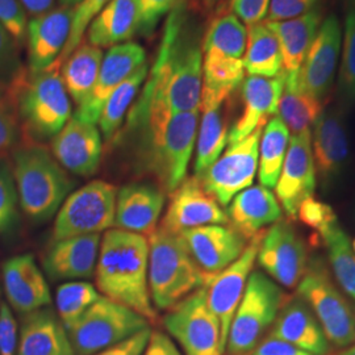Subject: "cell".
Instances as JSON below:
<instances>
[{
	"label": "cell",
	"instance_id": "1",
	"mask_svg": "<svg viewBox=\"0 0 355 355\" xmlns=\"http://www.w3.org/2000/svg\"><path fill=\"white\" fill-rule=\"evenodd\" d=\"M200 111L171 114L137 102L128 114V128L141 132V159L168 195L187 177L196 144Z\"/></svg>",
	"mask_w": 355,
	"mask_h": 355
},
{
	"label": "cell",
	"instance_id": "2",
	"mask_svg": "<svg viewBox=\"0 0 355 355\" xmlns=\"http://www.w3.org/2000/svg\"><path fill=\"white\" fill-rule=\"evenodd\" d=\"M203 51L196 38L183 35L179 12L166 26L159 57L142 91L141 104L161 107L171 114L200 111Z\"/></svg>",
	"mask_w": 355,
	"mask_h": 355
},
{
	"label": "cell",
	"instance_id": "3",
	"mask_svg": "<svg viewBox=\"0 0 355 355\" xmlns=\"http://www.w3.org/2000/svg\"><path fill=\"white\" fill-rule=\"evenodd\" d=\"M149 240L112 228L104 232L95 268V287L104 297L125 305L149 322L157 320L149 291Z\"/></svg>",
	"mask_w": 355,
	"mask_h": 355
},
{
	"label": "cell",
	"instance_id": "4",
	"mask_svg": "<svg viewBox=\"0 0 355 355\" xmlns=\"http://www.w3.org/2000/svg\"><path fill=\"white\" fill-rule=\"evenodd\" d=\"M148 240L149 291L155 309L168 311L212 277L195 263L180 234L158 227Z\"/></svg>",
	"mask_w": 355,
	"mask_h": 355
},
{
	"label": "cell",
	"instance_id": "5",
	"mask_svg": "<svg viewBox=\"0 0 355 355\" xmlns=\"http://www.w3.org/2000/svg\"><path fill=\"white\" fill-rule=\"evenodd\" d=\"M13 180L19 203L35 220L54 215L74 187L54 155L36 144L21 146L13 153Z\"/></svg>",
	"mask_w": 355,
	"mask_h": 355
},
{
	"label": "cell",
	"instance_id": "6",
	"mask_svg": "<svg viewBox=\"0 0 355 355\" xmlns=\"http://www.w3.org/2000/svg\"><path fill=\"white\" fill-rule=\"evenodd\" d=\"M20 125L33 140L53 139L71 119V103L60 69L26 73L10 89Z\"/></svg>",
	"mask_w": 355,
	"mask_h": 355
},
{
	"label": "cell",
	"instance_id": "7",
	"mask_svg": "<svg viewBox=\"0 0 355 355\" xmlns=\"http://www.w3.org/2000/svg\"><path fill=\"white\" fill-rule=\"evenodd\" d=\"M290 299L265 272L253 271L229 328L228 355L252 354Z\"/></svg>",
	"mask_w": 355,
	"mask_h": 355
},
{
	"label": "cell",
	"instance_id": "8",
	"mask_svg": "<svg viewBox=\"0 0 355 355\" xmlns=\"http://www.w3.org/2000/svg\"><path fill=\"white\" fill-rule=\"evenodd\" d=\"M297 296L311 308L330 345L346 349L355 343V313L320 258L309 259L297 284Z\"/></svg>",
	"mask_w": 355,
	"mask_h": 355
},
{
	"label": "cell",
	"instance_id": "9",
	"mask_svg": "<svg viewBox=\"0 0 355 355\" xmlns=\"http://www.w3.org/2000/svg\"><path fill=\"white\" fill-rule=\"evenodd\" d=\"M146 328H150L146 318L101 296L67 333L76 355H95Z\"/></svg>",
	"mask_w": 355,
	"mask_h": 355
},
{
	"label": "cell",
	"instance_id": "10",
	"mask_svg": "<svg viewBox=\"0 0 355 355\" xmlns=\"http://www.w3.org/2000/svg\"><path fill=\"white\" fill-rule=\"evenodd\" d=\"M116 196L117 189L104 180H92L71 192L58 209L53 241L102 234L114 228Z\"/></svg>",
	"mask_w": 355,
	"mask_h": 355
},
{
	"label": "cell",
	"instance_id": "11",
	"mask_svg": "<svg viewBox=\"0 0 355 355\" xmlns=\"http://www.w3.org/2000/svg\"><path fill=\"white\" fill-rule=\"evenodd\" d=\"M164 325L186 355L225 353L220 322L208 306L204 287L170 308Z\"/></svg>",
	"mask_w": 355,
	"mask_h": 355
},
{
	"label": "cell",
	"instance_id": "12",
	"mask_svg": "<svg viewBox=\"0 0 355 355\" xmlns=\"http://www.w3.org/2000/svg\"><path fill=\"white\" fill-rule=\"evenodd\" d=\"M263 128H258L243 140L229 148L209 166L199 179L221 207H228L241 191L252 187L259 164V140Z\"/></svg>",
	"mask_w": 355,
	"mask_h": 355
},
{
	"label": "cell",
	"instance_id": "13",
	"mask_svg": "<svg viewBox=\"0 0 355 355\" xmlns=\"http://www.w3.org/2000/svg\"><path fill=\"white\" fill-rule=\"evenodd\" d=\"M257 261L263 272L284 288H295L309 262L303 237L290 220L272 224L262 234Z\"/></svg>",
	"mask_w": 355,
	"mask_h": 355
},
{
	"label": "cell",
	"instance_id": "14",
	"mask_svg": "<svg viewBox=\"0 0 355 355\" xmlns=\"http://www.w3.org/2000/svg\"><path fill=\"white\" fill-rule=\"evenodd\" d=\"M262 234L250 240L237 261L212 275L204 286L208 306L220 322L221 338L225 349L232 320L240 305L249 277L253 272Z\"/></svg>",
	"mask_w": 355,
	"mask_h": 355
},
{
	"label": "cell",
	"instance_id": "15",
	"mask_svg": "<svg viewBox=\"0 0 355 355\" xmlns=\"http://www.w3.org/2000/svg\"><path fill=\"white\" fill-rule=\"evenodd\" d=\"M341 45L343 29L340 20L334 13H330L322 20L299 70V80L303 89L321 103H325L333 87Z\"/></svg>",
	"mask_w": 355,
	"mask_h": 355
},
{
	"label": "cell",
	"instance_id": "16",
	"mask_svg": "<svg viewBox=\"0 0 355 355\" xmlns=\"http://www.w3.org/2000/svg\"><path fill=\"white\" fill-rule=\"evenodd\" d=\"M318 183V174L313 161L311 132L292 135L284 164L275 186V196L280 207L295 220L300 204L313 196Z\"/></svg>",
	"mask_w": 355,
	"mask_h": 355
},
{
	"label": "cell",
	"instance_id": "17",
	"mask_svg": "<svg viewBox=\"0 0 355 355\" xmlns=\"http://www.w3.org/2000/svg\"><path fill=\"white\" fill-rule=\"evenodd\" d=\"M227 224V212L204 190L200 179L193 175L184 178L170 193V202L159 227L179 234L187 229Z\"/></svg>",
	"mask_w": 355,
	"mask_h": 355
},
{
	"label": "cell",
	"instance_id": "18",
	"mask_svg": "<svg viewBox=\"0 0 355 355\" xmlns=\"http://www.w3.org/2000/svg\"><path fill=\"white\" fill-rule=\"evenodd\" d=\"M145 60L146 53L136 42H125L110 48L103 57L95 87L87 99L78 107L74 117L86 123L98 124L105 101L119 85L146 62Z\"/></svg>",
	"mask_w": 355,
	"mask_h": 355
},
{
	"label": "cell",
	"instance_id": "19",
	"mask_svg": "<svg viewBox=\"0 0 355 355\" xmlns=\"http://www.w3.org/2000/svg\"><path fill=\"white\" fill-rule=\"evenodd\" d=\"M195 263L207 275H216L245 252L249 241L229 224L204 225L179 233Z\"/></svg>",
	"mask_w": 355,
	"mask_h": 355
},
{
	"label": "cell",
	"instance_id": "20",
	"mask_svg": "<svg viewBox=\"0 0 355 355\" xmlns=\"http://www.w3.org/2000/svg\"><path fill=\"white\" fill-rule=\"evenodd\" d=\"M311 144L321 187L329 189L349 159V137L340 110L322 111L311 129Z\"/></svg>",
	"mask_w": 355,
	"mask_h": 355
},
{
	"label": "cell",
	"instance_id": "21",
	"mask_svg": "<svg viewBox=\"0 0 355 355\" xmlns=\"http://www.w3.org/2000/svg\"><path fill=\"white\" fill-rule=\"evenodd\" d=\"M102 152V135L96 124L82 121L74 116L51 139L54 158L79 177H89L98 171Z\"/></svg>",
	"mask_w": 355,
	"mask_h": 355
},
{
	"label": "cell",
	"instance_id": "22",
	"mask_svg": "<svg viewBox=\"0 0 355 355\" xmlns=\"http://www.w3.org/2000/svg\"><path fill=\"white\" fill-rule=\"evenodd\" d=\"M74 8L62 6L35 16L28 23L26 46L29 73L54 66L61 57L70 36Z\"/></svg>",
	"mask_w": 355,
	"mask_h": 355
},
{
	"label": "cell",
	"instance_id": "23",
	"mask_svg": "<svg viewBox=\"0 0 355 355\" xmlns=\"http://www.w3.org/2000/svg\"><path fill=\"white\" fill-rule=\"evenodd\" d=\"M284 80V73L275 78L245 76L241 85V114L230 128L229 144L243 140L258 128H265L271 117L278 114Z\"/></svg>",
	"mask_w": 355,
	"mask_h": 355
},
{
	"label": "cell",
	"instance_id": "24",
	"mask_svg": "<svg viewBox=\"0 0 355 355\" xmlns=\"http://www.w3.org/2000/svg\"><path fill=\"white\" fill-rule=\"evenodd\" d=\"M232 95L202 89L199 127L196 135L195 175L215 162L229 144L228 104Z\"/></svg>",
	"mask_w": 355,
	"mask_h": 355
},
{
	"label": "cell",
	"instance_id": "25",
	"mask_svg": "<svg viewBox=\"0 0 355 355\" xmlns=\"http://www.w3.org/2000/svg\"><path fill=\"white\" fill-rule=\"evenodd\" d=\"M165 192L145 183H130L116 196L114 228L149 237L158 228L165 207Z\"/></svg>",
	"mask_w": 355,
	"mask_h": 355
},
{
	"label": "cell",
	"instance_id": "26",
	"mask_svg": "<svg viewBox=\"0 0 355 355\" xmlns=\"http://www.w3.org/2000/svg\"><path fill=\"white\" fill-rule=\"evenodd\" d=\"M4 290L8 303L21 313H31L51 304L48 282L33 255L21 254L3 265Z\"/></svg>",
	"mask_w": 355,
	"mask_h": 355
},
{
	"label": "cell",
	"instance_id": "27",
	"mask_svg": "<svg viewBox=\"0 0 355 355\" xmlns=\"http://www.w3.org/2000/svg\"><path fill=\"white\" fill-rule=\"evenodd\" d=\"M102 234L76 236L53 241L44 267L53 279L82 280L94 277Z\"/></svg>",
	"mask_w": 355,
	"mask_h": 355
},
{
	"label": "cell",
	"instance_id": "28",
	"mask_svg": "<svg viewBox=\"0 0 355 355\" xmlns=\"http://www.w3.org/2000/svg\"><path fill=\"white\" fill-rule=\"evenodd\" d=\"M227 215L229 225L250 241L279 221L283 211L275 193L259 184L237 193L229 203Z\"/></svg>",
	"mask_w": 355,
	"mask_h": 355
},
{
	"label": "cell",
	"instance_id": "29",
	"mask_svg": "<svg viewBox=\"0 0 355 355\" xmlns=\"http://www.w3.org/2000/svg\"><path fill=\"white\" fill-rule=\"evenodd\" d=\"M268 334L311 354L329 355L331 352V345L318 318L299 296L284 304Z\"/></svg>",
	"mask_w": 355,
	"mask_h": 355
},
{
	"label": "cell",
	"instance_id": "30",
	"mask_svg": "<svg viewBox=\"0 0 355 355\" xmlns=\"http://www.w3.org/2000/svg\"><path fill=\"white\" fill-rule=\"evenodd\" d=\"M16 355H76L69 333L49 308L26 313L20 327Z\"/></svg>",
	"mask_w": 355,
	"mask_h": 355
},
{
	"label": "cell",
	"instance_id": "31",
	"mask_svg": "<svg viewBox=\"0 0 355 355\" xmlns=\"http://www.w3.org/2000/svg\"><path fill=\"white\" fill-rule=\"evenodd\" d=\"M140 0H111L87 28L89 44L112 48L140 31Z\"/></svg>",
	"mask_w": 355,
	"mask_h": 355
},
{
	"label": "cell",
	"instance_id": "32",
	"mask_svg": "<svg viewBox=\"0 0 355 355\" xmlns=\"http://www.w3.org/2000/svg\"><path fill=\"white\" fill-rule=\"evenodd\" d=\"M324 20L322 10L318 7L311 12L305 13L291 20L284 21H266L279 41L283 73H297L304 61L318 28Z\"/></svg>",
	"mask_w": 355,
	"mask_h": 355
},
{
	"label": "cell",
	"instance_id": "33",
	"mask_svg": "<svg viewBox=\"0 0 355 355\" xmlns=\"http://www.w3.org/2000/svg\"><path fill=\"white\" fill-rule=\"evenodd\" d=\"M324 111V103L306 92L299 80V71L286 74L280 95L279 119L292 135L311 132L318 116Z\"/></svg>",
	"mask_w": 355,
	"mask_h": 355
},
{
	"label": "cell",
	"instance_id": "34",
	"mask_svg": "<svg viewBox=\"0 0 355 355\" xmlns=\"http://www.w3.org/2000/svg\"><path fill=\"white\" fill-rule=\"evenodd\" d=\"M103 57L101 48L91 44H80L61 66V78L66 91L78 107L87 99L95 87Z\"/></svg>",
	"mask_w": 355,
	"mask_h": 355
},
{
	"label": "cell",
	"instance_id": "35",
	"mask_svg": "<svg viewBox=\"0 0 355 355\" xmlns=\"http://www.w3.org/2000/svg\"><path fill=\"white\" fill-rule=\"evenodd\" d=\"M243 67L248 76L275 78L283 73L279 41L266 21L248 28Z\"/></svg>",
	"mask_w": 355,
	"mask_h": 355
},
{
	"label": "cell",
	"instance_id": "36",
	"mask_svg": "<svg viewBox=\"0 0 355 355\" xmlns=\"http://www.w3.org/2000/svg\"><path fill=\"white\" fill-rule=\"evenodd\" d=\"M248 28L233 13H225L211 23L202 44L204 57L243 60Z\"/></svg>",
	"mask_w": 355,
	"mask_h": 355
},
{
	"label": "cell",
	"instance_id": "37",
	"mask_svg": "<svg viewBox=\"0 0 355 355\" xmlns=\"http://www.w3.org/2000/svg\"><path fill=\"white\" fill-rule=\"evenodd\" d=\"M290 130L279 117L267 123L259 140L258 178L263 187L275 189L290 144Z\"/></svg>",
	"mask_w": 355,
	"mask_h": 355
},
{
	"label": "cell",
	"instance_id": "38",
	"mask_svg": "<svg viewBox=\"0 0 355 355\" xmlns=\"http://www.w3.org/2000/svg\"><path fill=\"white\" fill-rule=\"evenodd\" d=\"M148 74V64L145 62L128 76L121 85H119L104 103L98 124L105 140H111L119 130Z\"/></svg>",
	"mask_w": 355,
	"mask_h": 355
},
{
	"label": "cell",
	"instance_id": "39",
	"mask_svg": "<svg viewBox=\"0 0 355 355\" xmlns=\"http://www.w3.org/2000/svg\"><path fill=\"white\" fill-rule=\"evenodd\" d=\"M321 239L337 284L355 300V253L347 233L337 221L321 234Z\"/></svg>",
	"mask_w": 355,
	"mask_h": 355
},
{
	"label": "cell",
	"instance_id": "40",
	"mask_svg": "<svg viewBox=\"0 0 355 355\" xmlns=\"http://www.w3.org/2000/svg\"><path fill=\"white\" fill-rule=\"evenodd\" d=\"M99 297L101 292L89 282L73 280L61 284L55 293V304L66 330L70 329Z\"/></svg>",
	"mask_w": 355,
	"mask_h": 355
},
{
	"label": "cell",
	"instance_id": "41",
	"mask_svg": "<svg viewBox=\"0 0 355 355\" xmlns=\"http://www.w3.org/2000/svg\"><path fill=\"white\" fill-rule=\"evenodd\" d=\"M111 0H83L80 4L74 7V17H73L70 36H69L67 44L64 46L61 57L58 58V61L55 62L54 67L61 69V66L69 58V55L82 44L85 33H86L87 28L91 24V21L101 13L103 8Z\"/></svg>",
	"mask_w": 355,
	"mask_h": 355
},
{
	"label": "cell",
	"instance_id": "42",
	"mask_svg": "<svg viewBox=\"0 0 355 355\" xmlns=\"http://www.w3.org/2000/svg\"><path fill=\"white\" fill-rule=\"evenodd\" d=\"M338 87L346 99H355V7L347 11L345 20Z\"/></svg>",
	"mask_w": 355,
	"mask_h": 355
},
{
	"label": "cell",
	"instance_id": "43",
	"mask_svg": "<svg viewBox=\"0 0 355 355\" xmlns=\"http://www.w3.org/2000/svg\"><path fill=\"white\" fill-rule=\"evenodd\" d=\"M17 48L12 36L0 24V86L8 89L26 74Z\"/></svg>",
	"mask_w": 355,
	"mask_h": 355
},
{
	"label": "cell",
	"instance_id": "44",
	"mask_svg": "<svg viewBox=\"0 0 355 355\" xmlns=\"http://www.w3.org/2000/svg\"><path fill=\"white\" fill-rule=\"evenodd\" d=\"M296 218H299L308 228L316 230L320 236L338 221L334 209L329 204L320 202L313 196L306 198L300 204Z\"/></svg>",
	"mask_w": 355,
	"mask_h": 355
},
{
	"label": "cell",
	"instance_id": "45",
	"mask_svg": "<svg viewBox=\"0 0 355 355\" xmlns=\"http://www.w3.org/2000/svg\"><path fill=\"white\" fill-rule=\"evenodd\" d=\"M20 136V123L12 94L0 86V150L13 146Z\"/></svg>",
	"mask_w": 355,
	"mask_h": 355
},
{
	"label": "cell",
	"instance_id": "46",
	"mask_svg": "<svg viewBox=\"0 0 355 355\" xmlns=\"http://www.w3.org/2000/svg\"><path fill=\"white\" fill-rule=\"evenodd\" d=\"M0 24L12 36L17 46L26 42V10L19 0H0Z\"/></svg>",
	"mask_w": 355,
	"mask_h": 355
},
{
	"label": "cell",
	"instance_id": "47",
	"mask_svg": "<svg viewBox=\"0 0 355 355\" xmlns=\"http://www.w3.org/2000/svg\"><path fill=\"white\" fill-rule=\"evenodd\" d=\"M17 191L12 174L7 166L0 164V232L11 228L16 220Z\"/></svg>",
	"mask_w": 355,
	"mask_h": 355
},
{
	"label": "cell",
	"instance_id": "48",
	"mask_svg": "<svg viewBox=\"0 0 355 355\" xmlns=\"http://www.w3.org/2000/svg\"><path fill=\"white\" fill-rule=\"evenodd\" d=\"M321 0H270L266 21H284L318 8Z\"/></svg>",
	"mask_w": 355,
	"mask_h": 355
},
{
	"label": "cell",
	"instance_id": "49",
	"mask_svg": "<svg viewBox=\"0 0 355 355\" xmlns=\"http://www.w3.org/2000/svg\"><path fill=\"white\" fill-rule=\"evenodd\" d=\"M17 321L13 316L11 306L0 304V355L17 354L19 343Z\"/></svg>",
	"mask_w": 355,
	"mask_h": 355
},
{
	"label": "cell",
	"instance_id": "50",
	"mask_svg": "<svg viewBox=\"0 0 355 355\" xmlns=\"http://www.w3.org/2000/svg\"><path fill=\"white\" fill-rule=\"evenodd\" d=\"M268 7L270 0H230V11L246 28L265 21Z\"/></svg>",
	"mask_w": 355,
	"mask_h": 355
},
{
	"label": "cell",
	"instance_id": "51",
	"mask_svg": "<svg viewBox=\"0 0 355 355\" xmlns=\"http://www.w3.org/2000/svg\"><path fill=\"white\" fill-rule=\"evenodd\" d=\"M180 0H140L141 32H150L159 19L174 10Z\"/></svg>",
	"mask_w": 355,
	"mask_h": 355
},
{
	"label": "cell",
	"instance_id": "52",
	"mask_svg": "<svg viewBox=\"0 0 355 355\" xmlns=\"http://www.w3.org/2000/svg\"><path fill=\"white\" fill-rule=\"evenodd\" d=\"M150 333H152L150 328L141 330L135 336L127 338L125 341L114 345L95 355H142L149 341Z\"/></svg>",
	"mask_w": 355,
	"mask_h": 355
},
{
	"label": "cell",
	"instance_id": "53",
	"mask_svg": "<svg viewBox=\"0 0 355 355\" xmlns=\"http://www.w3.org/2000/svg\"><path fill=\"white\" fill-rule=\"evenodd\" d=\"M250 355H313L303 349L286 343L279 338H275L270 334L258 343V346L254 349Z\"/></svg>",
	"mask_w": 355,
	"mask_h": 355
},
{
	"label": "cell",
	"instance_id": "54",
	"mask_svg": "<svg viewBox=\"0 0 355 355\" xmlns=\"http://www.w3.org/2000/svg\"><path fill=\"white\" fill-rule=\"evenodd\" d=\"M142 355H183L174 341L162 331H152Z\"/></svg>",
	"mask_w": 355,
	"mask_h": 355
},
{
	"label": "cell",
	"instance_id": "55",
	"mask_svg": "<svg viewBox=\"0 0 355 355\" xmlns=\"http://www.w3.org/2000/svg\"><path fill=\"white\" fill-rule=\"evenodd\" d=\"M24 7L26 12L32 16H38L41 13L49 11L54 0H19Z\"/></svg>",
	"mask_w": 355,
	"mask_h": 355
},
{
	"label": "cell",
	"instance_id": "56",
	"mask_svg": "<svg viewBox=\"0 0 355 355\" xmlns=\"http://www.w3.org/2000/svg\"><path fill=\"white\" fill-rule=\"evenodd\" d=\"M61 1V4L62 6H66V7H76L78 4H80L83 0H60Z\"/></svg>",
	"mask_w": 355,
	"mask_h": 355
},
{
	"label": "cell",
	"instance_id": "57",
	"mask_svg": "<svg viewBox=\"0 0 355 355\" xmlns=\"http://www.w3.org/2000/svg\"><path fill=\"white\" fill-rule=\"evenodd\" d=\"M338 355H355V343L353 345H350L349 347H346Z\"/></svg>",
	"mask_w": 355,
	"mask_h": 355
},
{
	"label": "cell",
	"instance_id": "58",
	"mask_svg": "<svg viewBox=\"0 0 355 355\" xmlns=\"http://www.w3.org/2000/svg\"><path fill=\"white\" fill-rule=\"evenodd\" d=\"M345 3L347 4L349 10H350V8H354L355 7V0H345Z\"/></svg>",
	"mask_w": 355,
	"mask_h": 355
},
{
	"label": "cell",
	"instance_id": "59",
	"mask_svg": "<svg viewBox=\"0 0 355 355\" xmlns=\"http://www.w3.org/2000/svg\"><path fill=\"white\" fill-rule=\"evenodd\" d=\"M352 248H353V252L355 253V239L354 241L352 242Z\"/></svg>",
	"mask_w": 355,
	"mask_h": 355
},
{
	"label": "cell",
	"instance_id": "60",
	"mask_svg": "<svg viewBox=\"0 0 355 355\" xmlns=\"http://www.w3.org/2000/svg\"><path fill=\"white\" fill-rule=\"evenodd\" d=\"M208 3H215V1H217V0H207Z\"/></svg>",
	"mask_w": 355,
	"mask_h": 355
}]
</instances>
